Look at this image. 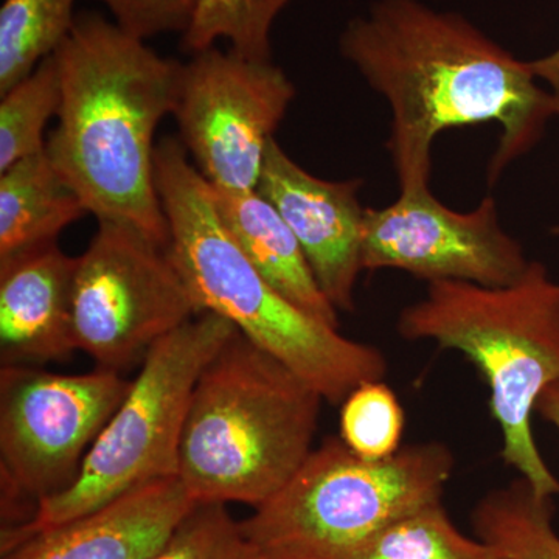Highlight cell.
<instances>
[{
  "label": "cell",
  "mask_w": 559,
  "mask_h": 559,
  "mask_svg": "<svg viewBox=\"0 0 559 559\" xmlns=\"http://www.w3.org/2000/svg\"><path fill=\"white\" fill-rule=\"evenodd\" d=\"M340 50L388 102V150L401 191L429 189L440 132L498 123L488 168L492 183L557 117L530 61L518 60L462 14L419 0H377L348 22Z\"/></svg>",
  "instance_id": "1"
},
{
  "label": "cell",
  "mask_w": 559,
  "mask_h": 559,
  "mask_svg": "<svg viewBox=\"0 0 559 559\" xmlns=\"http://www.w3.org/2000/svg\"><path fill=\"white\" fill-rule=\"evenodd\" d=\"M58 127L46 143L58 173L98 221L127 224L167 248L156 186V130L178 100L180 62L100 14H83L53 53Z\"/></svg>",
  "instance_id": "2"
},
{
  "label": "cell",
  "mask_w": 559,
  "mask_h": 559,
  "mask_svg": "<svg viewBox=\"0 0 559 559\" xmlns=\"http://www.w3.org/2000/svg\"><path fill=\"white\" fill-rule=\"evenodd\" d=\"M156 186L170 231L168 252L201 312L229 320L331 404H342L364 382L384 380L381 349L301 311L255 270L224 227L212 187L179 139L157 143Z\"/></svg>",
  "instance_id": "3"
},
{
  "label": "cell",
  "mask_w": 559,
  "mask_h": 559,
  "mask_svg": "<svg viewBox=\"0 0 559 559\" xmlns=\"http://www.w3.org/2000/svg\"><path fill=\"white\" fill-rule=\"evenodd\" d=\"M323 396L237 333L191 395L178 479L194 503L260 507L311 454Z\"/></svg>",
  "instance_id": "4"
},
{
  "label": "cell",
  "mask_w": 559,
  "mask_h": 559,
  "mask_svg": "<svg viewBox=\"0 0 559 559\" xmlns=\"http://www.w3.org/2000/svg\"><path fill=\"white\" fill-rule=\"evenodd\" d=\"M399 333L463 353L489 389V409L502 433L503 462L540 496H559L533 436L540 393L559 380V283L540 261L500 288L430 282L425 297L404 308Z\"/></svg>",
  "instance_id": "5"
},
{
  "label": "cell",
  "mask_w": 559,
  "mask_h": 559,
  "mask_svg": "<svg viewBox=\"0 0 559 559\" xmlns=\"http://www.w3.org/2000/svg\"><path fill=\"white\" fill-rule=\"evenodd\" d=\"M454 463L437 441L370 462L330 437L241 530L263 559H355L390 524L439 502Z\"/></svg>",
  "instance_id": "6"
},
{
  "label": "cell",
  "mask_w": 559,
  "mask_h": 559,
  "mask_svg": "<svg viewBox=\"0 0 559 559\" xmlns=\"http://www.w3.org/2000/svg\"><path fill=\"white\" fill-rule=\"evenodd\" d=\"M237 333L229 320L201 312L157 342L92 444L79 479L44 500L27 524L2 530L0 551L134 489L176 479L180 440L197 382L210 360Z\"/></svg>",
  "instance_id": "7"
},
{
  "label": "cell",
  "mask_w": 559,
  "mask_h": 559,
  "mask_svg": "<svg viewBox=\"0 0 559 559\" xmlns=\"http://www.w3.org/2000/svg\"><path fill=\"white\" fill-rule=\"evenodd\" d=\"M130 385L110 370L61 374L33 366H2V530L27 524L44 500L72 487Z\"/></svg>",
  "instance_id": "8"
},
{
  "label": "cell",
  "mask_w": 559,
  "mask_h": 559,
  "mask_svg": "<svg viewBox=\"0 0 559 559\" xmlns=\"http://www.w3.org/2000/svg\"><path fill=\"white\" fill-rule=\"evenodd\" d=\"M72 311L76 348L117 373L201 314L168 249L112 221H98L76 259Z\"/></svg>",
  "instance_id": "9"
},
{
  "label": "cell",
  "mask_w": 559,
  "mask_h": 559,
  "mask_svg": "<svg viewBox=\"0 0 559 559\" xmlns=\"http://www.w3.org/2000/svg\"><path fill=\"white\" fill-rule=\"evenodd\" d=\"M296 86L272 61L215 47L180 64L173 116L194 167L216 189L259 187L267 146L285 119Z\"/></svg>",
  "instance_id": "10"
},
{
  "label": "cell",
  "mask_w": 559,
  "mask_h": 559,
  "mask_svg": "<svg viewBox=\"0 0 559 559\" xmlns=\"http://www.w3.org/2000/svg\"><path fill=\"white\" fill-rule=\"evenodd\" d=\"M530 260L500 226L492 197L471 212L441 204L430 189L401 191L388 207L364 215V271L400 270L426 282L509 286Z\"/></svg>",
  "instance_id": "11"
},
{
  "label": "cell",
  "mask_w": 559,
  "mask_h": 559,
  "mask_svg": "<svg viewBox=\"0 0 559 559\" xmlns=\"http://www.w3.org/2000/svg\"><path fill=\"white\" fill-rule=\"evenodd\" d=\"M362 182L325 180L304 170L272 139L257 191L296 235L316 282L337 311H355L362 266Z\"/></svg>",
  "instance_id": "12"
},
{
  "label": "cell",
  "mask_w": 559,
  "mask_h": 559,
  "mask_svg": "<svg viewBox=\"0 0 559 559\" xmlns=\"http://www.w3.org/2000/svg\"><path fill=\"white\" fill-rule=\"evenodd\" d=\"M194 506L178 477L154 481L32 533L0 551V559H151Z\"/></svg>",
  "instance_id": "13"
},
{
  "label": "cell",
  "mask_w": 559,
  "mask_h": 559,
  "mask_svg": "<svg viewBox=\"0 0 559 559\" xmlns=\"http://www.w3.org/2000/svg\"><path fill=\"white\" fill-rule=\"evenodd\" d=\"M76 259L58 242L0 263L2 366L61 362L76 352L73 278Z\"/></svg>",
  "instance_id": "14"
},
{
  "label": "cell",
  "mask_w": 559,
  "mask_h": 559,
  "mask_svg": "<svg viewBox=\"0 0 559 559\" xmlns=\"http://www.w3.org/2000/svg\"><path fill=\"white\" fill-rule=\"evenodd\" d=\"M210 187L224 227L272 288L312 318L340 329L336 308L320 289L296 235L274 205L257 190Z\"/></svg>",
  "instance_id": "15"
},
{
  "label": "cell",
  "mask_w": 559,
  "mask_h": 559,
  "mask_svg": "<svg viewBox=\"0 0 559 559\" xmlns=\"http://www.w3.org/2000/svg\"><path fill=\"white\" fill-rule=\"evenodd\" d=\"M84 215L86 205L47 150L11 165L0 175V263L55 245Z\"/></svg>",
  "instance_id": "16"
},
{
  "label": "cell",
  "mask_w": 559,
  "mask_h": 559,
  "mask_svg": "<svg viewBox=\"0 0 559 559\" xmlns=\"http://www.w3.org/2000/svg\"><path fill=\"white\" fill-rule=\"evenodd\" d=\"M555 503L524 477L492 489L473 511L477 538L506 559H559Z\"/></svg>",
  "instance_id": "17"
},
{
  "label": "cell",
  "mask_w": 559,
  "mask_h": 559,
  "mask_svg": "<svg viewBox=\"0 0 559 559\" xmlns=\"http://www.w3.org/2000/svg\"><path fill=\"white\" fill-rule=\"evenodd\" d=\"M75 0H3L0 9V95L60 47L76 17Z\"/></svg>",
  "instance_id": "18"
},
{
  "label": "cell",
  "mask_w": 559,
  "mask_h": 559,
  "mask_svg": "<svg viewBox=\"0 0 559 559\" xmlns=\"http://www.w3.org/2000/svg\"><path fill=\"white\" fill-rule=\"evenodd\" d=\"M355 559H506L452 524L441 500L390 524Z\"/></svg>",
  "instance_id": "19"
},
{
  "label": "cell",
  "mask_w": 559,
  "mask_h": 559,
  "mask_svg": "<svg viewBox=\"0 0 559 559\" xmlns=\"http://www.w3.org/2000/svg\"><path fill=\"white\" fill-rule=\"evenodd\" d=\"M61 106V79L53 55L27 79L2 94L0 102V173L46 150L44 131Z\"/></svg>",
  "instance_id": "20"
},
{
  "label": "cell",
  "mask_w": 559,
  "mask_h": 559,
  "mask_svg": "<svg viewBox=\"0 0 559 559\" xmlns=\"http://www.w3.org/2000/svg\"><path fill=\"white\" fill-rule=\"evenodd\" d=\"M294 0H200L182 49L200 53L218 39L253 61H272L271 32L275 20Z\"/></svg>",
  "instance_id": "21"
},
{
  "label": "cell",
  "mask_w": 559,
  "mask_h": 559,
  "mask_svg": "<svg viewBox=\"0 0 559 559\" xmlns=\"http://www.w3.org/2000/svg\"><path fill=\"white\" fill-rule=\"evenodd\" d=\"M341 406L340 439L353 454L378 462L403 448L406 415L399 396L384 381L364 382Z\"/></svg>",
  "instance_id": "22"
},
{
  "label": "cell",
  "mask_w": 559,
  "mask_h": 559,
  "mask_svg": "<svg viewBox=\"0 0 559 559\" xmlns=\"http://www.w3.org/2000/svg\"><path fill=\"white\" fill-rule=\"evenodd\" d=\"M151 559H263L223 503H197Z\"/></svg>",
  "instance_id": "23"
},
{
  "label": "cell",
  "mask_w": 559,
  "mask_h": 559,
  "mask_svg": "<svg viewBox=\"0 0 559 559\" xmlns=\"http://www.w3.org/2000/svg\"><path fill=\"white\" fill-rule=\"evenodd\" d=\"M121 31L142 40L189 31L200 0H98Z\"/></svg>",
  "instance_id": "24"
},
{
  "label": "cell",
  "mask_w": 559,
  "mask_h": 559,
  "mask_svg": "<svg viewBox=\"0 0 559 559\" xmlns=\"http://www.w3.org/2000/svg\"><path fill=\"white\" fill-rule=\"evenodd\" d=\"M530 66L536 79L549 86L555 108H557V117H559V49L551 51L547 57L530 61Z\"/></svg>",
  "instance_id": "25"
},
{
  "label": "cell",
  "mask_w": 559,
  "mask_h": 559,
  "mask_svg": "<svg viewBox=\"0 0 559 559\" xmlns=\"http://www.w3.org/2000/svg\"><path fill=\"white\" fill-rule=\"evenodd\" d=\"M536 414L550 423L559 432V380L551 382L549 388L540 393L536 403Z\"/></svg>",
  "instance_id": "26"
}]
</instances>
